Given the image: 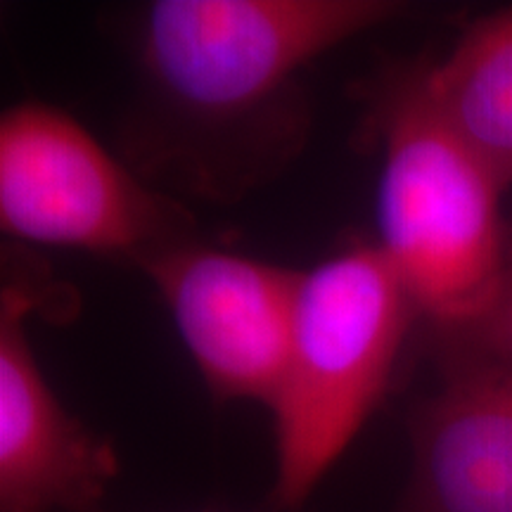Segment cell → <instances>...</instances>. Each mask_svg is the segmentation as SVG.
<instances>
[{
  "instance_id": "6da1fadb",
  "label": "cell",
  "mask_w": 512,
  "mask_h": 512,
  "mask_svg": "<svg viewBox=\"0 0 512 512\" xmlns=\"http://www.w3.org/2000/svg\"><path fill=\"white\" fill-rule=\"evenodd\" d=\"M406 15L394 0H157L138 57L145 176L240 195L304 145L297 76L351 38Z\"/></svg>"
},
{
  "instance_id": "7a4b0ae2",
  "label": "cell",
  "mask_w": 512,
  "mask_h": 512,
  "mask_svg": "<svg viewBox=\"0 0 512 512\" xmlns=\"http://www.w3.org/2000/svg\"><path fill=\"white\" fill-rule=\"evenodd\" d=\"M427 55L392 62L366 86L382 152L377 238L432 330L463 323L489 297L505 256V188L432 105Z\"/></svg>"
},
{
  "instance_id": "3957f363",
  "label": "cell",
  "mask_w": 512,
  "mask_h": 512,
  "mask_svg": "<svg viewBox=\"0 0 512 512\" xmlns=\"http://www.w3.org/2000/svg\"><path fill=\"white\" fill-rule=\"evenodd\" d=\"M418 304L375 242L302 271L290 349L268 411L273 505L297 510L389 392Z\"/></svg>"
},
{
  "instance_id": "277c9868",
  "label": "cell",
  "mask_w": 512,
  "mask_h": 512,
  "mask_svg": "<svg viewBox=\"0 0 512 512\" xmlns=\"http://www.w3.org/2000/svg\"><path fill=\"white\" fill-rule=\"evenodd\" d=\"M0 228L136 268L195 238L192 214L176 197L114 157L72 114L36 100L0 117Z\"/></svg>"
},
{
  "instance_id": "5b68a950",
  "label": "cell",
  "mask_w": 512,
  "mask_h": 512,
  "mask_svg": "<svg viewBox=\"0 0 512 512\" xmlns=\"http://www.w3.org/2000/svg\"><path fill=\"white\" fill-rule=\"evenodd\" d=\"M216 401L268 408L290 349L302 271L185 240L140 266Z\"/></svg>"
},
{
  "instance_id": "8992f818",
  "label": "cell",
  "mask_w": 512,
  "mask_h": 512,
  "mask_svg": "<svg viewBox=\"0 0 512 512\" xmlns=\"http://www.w3.org/2000/svg\"><path fill=\"white\" fill-rule=\"evenodd\" d=\"M38 290L0 292V512H91L119 475L107 439L76 420L43 375L27 320Z\"/></svg>"
},
{
  "instance_id": "52a82bcc",
  "label": "cell",
  "mask_w": 512,
  "mask_h": 512,
  "mask_svg": "<svg viewBox=\"0 0 512 512\" xmlns=\"http://www.w3.org/2000/svg\"><path fill=\"white\" fill-rule=\"evenodd\" d=\"M439 354L441 384L408 422L413 465L399 512H512V366Z\"/></svg>"
},
{
  "instance_id": "ba28073f",
  "label": "cell",
  "mask_w": 512,
  "mask_h": 512,
  "mask_svg": "<svg viewBox=\"0 0 512 512\" xmlns=\"http://www.w3.org/2000/svg\"><path fill=\"white\" fill-rule=\"evenodd\" d=\"M427 93L505 190L512 185V5L467 24L444 57L427 55Z\"/></svg>"
},
{
  "instance_id": "9c48e42d",
  "label": "cell",
  "mask_w": 512,
  "mask_h": 512,
  "mask_svg": "<svg viewBox=\"0 0 512 512\" xmlns=\"http://www.w3.org/2000/svg\"><path fill=\"white\" fill-rule=\"evenodd\" d=\"M439 351H460L512 366V259L484 304L463 323L432 330Z\"/></svg>"
}]
</instances>
